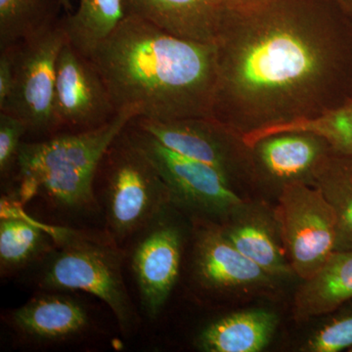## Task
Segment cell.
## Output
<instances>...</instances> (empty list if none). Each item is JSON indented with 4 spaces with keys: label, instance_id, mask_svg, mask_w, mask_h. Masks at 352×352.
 Segmentation results:
<instances>
[{
    "label": "cell",
    "instance_id": "obj_1",
    "mask_svg": "<svg viewBox=\"0 0 352 352\" xmlns=\"http://www.w3.org/2000/svg\"><path fill=\"white\" fill-rule=\"evenodd\" d=\"M212 116L244 136L321 117L352 98V20L339 0L223 10Z\"/></svg>",
    "mask_w": 352,
    "mask_h": 352
},
{
    "label": "cell",
    "instance_id": "obj_2",
    "mask_svg": "<svg viewBox=\"0 0 352 352\" xmlns=\"http://www.w3.org/2000/svg\"><path fill=\"white\" fill-rule=\"evenodd\" d=\"M116 111L135 108L138 118L173 120L212 117L217 51L171 36L126 15L89 55Z\"/></svg>",
    "mask_w": 352,
    "mask_h": 352
},
{
    "label": "cell",
    "instance_id": "obj_3",
    "mask_svg": "<svg viewBox=\"0 0 352 352\" xmlns=\"http://www.w3.org/2000/svg\"><path fill=\"white\" fill-rule=\"evenodd\" d=\"M136 117L135 108L122 109L96 129L24 141L12 179L18 205L41 197L65 214L101 210L95 191L97 170L113 140Z\"/></svg>",
    "mask_w": 352,
    "mask_h": 352
},
{
    "label": "cell",
    "instance_id": "obj_4",
    "mask_svg": "<svg viewBox=\"0 0 352 352\" xmlns=\"http://www.w3.org/2000/svg\"><path fill=\"white\" fill-rule=\"evenodd\" d=\"M50 227L55 247L34 266L36 286L41 291H80L96 296L110 308L120 332L131 335L138 314L122 274L126 251L106 230Z\"/></svg>",
    "mask_w": 352,
    "mask_h": 352
},
{
    "label": "cell",
    "instance_id": "obj_5",
    "mask_svg": "<svg viewBox=\"0 0 352 352\" xmlns=\"http://www.w3.org/2000/svg\"><path fill=\"white\" fill-rule=\"evenodd\" d=\"M96 178L101 184L106 231L122 247L173 201L156 166L124 131L102 159Z\"/></svg>",
    "mask_w": 352,
    "mask_h": 352
},
{
    "label": "cell",
    "instance_id": "obj_6",
    "mask_svg": "<svg viewBox=\"0 0 352 352\" xmlns=\"http://www.w3.org/2000/svg\"><path fill=\"white\" fill-rule=\"evenodd\" d=\"M126 132L156 166L170 190L173 205L193 215V219L222 223L245 201L212 166L173 151L132 120Z\"/></svg>",
    "mask_w": 352,
    "mask_h": 352
},
{
    "label": "cell",
    "instance_id": "obj_7",
    "mask_svg": "<svg viewBox=\"0 0 352 352\" xmlns=\"http://www.w3.org/2000/svg\"><path fill=\"white\" fill-rule=\"evenodd\" d=\"M132 122L173 151L212 166L236 191L258 187L252 147L234 127L212 117Z\"/></svg>",
    "mask_w": 352,
    "mask_h": 352
},
{
    "label": "cell",
    "instance_id": "obj_8",
    "mask_svg": "<svg viewBox=\"0 0 352 352\" xmlns=\"http://www.w3.org/2000/svg\"><path fill=\"white\" fill-rule=\"evenodd\" d=\"M275 214L287 258L302 281L325 265L337 242L335 210L320 189L305 182L285 185Z\"/></svg>",
    "mask_w": 352,
    "mask_h": 352
},
{
    "label": "cell",
    "instance_id": "obj_9",
    "mask_svg": "<svg viewBox=\"0 0 352 352\" xmlns=\"http://www.w3.org/2000/svg\"><path fill=\"white\" fill-rule=\"evenodd\" d=\"M63 22L16 44L14 89L4 113L25 122L28 133L54 135L57 62L66 41Z\"/></svg>",
    "mask_w": 352,
    "mask_h": 352
},
{
    "label": "cell",
    "instance_id": "obj_10",
    "mask_svg": "<svg viewBox=\"0 0 352 352\" xmlns=\"http://www.w3.org/2000/svg\"><path fill=\"white\" fill-rule=\"evenodd\" d=\"M166 208L131 240L129 263L143 312L156 320L163 314L182 270L185 233Z\"/></svg>",
    "mask_w": 352,
    "mask_h": 352
},
{
    "label": "cell",
    "instance_id": "obj_11",
    "mask_svg": "<svg viewBox=\"0 0 352 352\" xmlns=\"http://www.w3.org/2000/svg\"><path fill=\"white\" fill-rule=\"evenodd\" d=\"M192 274L201 289L212 295L271 294L279 280L243 254L230 242L219 224L194 219Z\"/></svg>",
    "mask_w": 352,
    "mask_h": 352
},
{
    "label": "cell",
    "instance_id": "obj_12",
    "mask_svg": "<svg viewBox=\"0 0 352 352\" xmlns=\"http://www.w3.org/2000/svg\"><path fill=\"white\" fill-rule=\"evenodd\" d=\"M116 113L108 88L94 62L67 41L57 62L54 135L63 131L96 129Z\"/></svg>",
    "mask_w": 352,
    "mask_h": 352
},
{
    "label": "cell",
    "instance_id": "obj_13",
    "mask_svg": "<svg viewBox=\"0 0 352 352\" xmlns=\"http://www.w3.org/2000/svg\"><path fill=\"white\" fill-rule=\"evenodd\" d=\"M258 187L280 190L294 182L314 185V170L331 145L320 134L307 131L277 132L252 143Z\"/></svg>",
    "mask_w": 352,
    "mask_h": 352
},
{
    "label": "cell",
    "instance_id": "obj_14",
    "mask_svg": "<svg viewBox=\"0 0 352 352\" xmlns=\"http://www.w3.org/2000/svg\"><path fill=\"white\" fill-rule=\"evenodd\" d=\"M69 292L41 291L6 314L16 337L32 346H53L80 339L92 320L87 305Z\"/></svg>",
    "mask_w": 352,
    "mask_h": 352
},
{
    "label": "cell",
    "instance_id": "obj_15",
    "mask_svg": "<svg viewBox=\"0 0 352 352\" xmlns=\"http://www.w3.org/2000/svg\"><path fill=\"white\" fill-rule=\"evenodd\" d=\"M219 226L227 239L271 276L280 282L296 276L285 252L275 208L263 201L245 200Z\"/></svg>",
    "mask_w": 352,
    "mask_h": 352
},
{
    "label": "cell",
    "instance_id": "obj_16",
    "mask_svg": "<svg viewBox=\"0 0 352 352\" xmlns=\"http://www.w3.org/2000/svg\"><path fill=\"white\" fill-rule=\"evenodd\" d=\"M127 15L138 16L176 38L214 43L223 9L217 0H124Z\"/></svg>",
    "mask_w": 352,
    "mask_h": 352
},
{
    "label": "cell",
    "instance_id": "obj_17",
    "mask_svg": "<svg viewBox=\"0 0 352 352\" xmlns=\"http://www.w3.org/2000/svg\"><path fill=\"white\" fill-rule=\"evenodd\" d=\"M279 316L266 308L232 312L208 322L198 333L195 346L204 352H259L276 333Z\"/></svg>",
    "mask_w": 352,
    "mask_h": 352
},
{
    "label": "cell",
    "instance_id": "obj_18",
    "mask_svg": "<svg viewBox=\"0 0 352 352\" xmlns=\"http://www.w3.org/2000/svg\"><path fill=\"white\" fill-rule=\"evenodd\" d=\"M351 298L352 251L333 252L323 268L296 289L294 319L303 323L323 316Z\"/></svg>",
    "mask_w": 352,
    "mask_h": 352
},
{
    "label": "cell",
    "instance_id": "obj_19",
    "mask_svg": "<svg viewBox=\"0 0 352 352\" xmlns=\"http://www.w3.org/2000/svg\"><path fill=\"white\" fill-rule=\"evenodd\" d=\"M2 210L0 274L7 278L38 265L55 247V239L50 226L25 217L20 210Z\"/></svg>",
    "mask_w": 352,
    "mask_h": 352
},
{
    "label": "cell",
    "instance_id": "obj_20",
    "mask_svg": "<svg viewBox=\"0 0 352 352\" xmlns=\"http://www.w3.org/2000/svg\"><path fill=\"white\" fill-rule=\"evenodd\" d=\"M314 185L337 215L335 252L352 251V155L331 149L315 168Z\"/></svg>",
    "mask_w": 352,
    "mask_h": 352
},
{
    "label": "cell",
    "instance_id": "obj_21",
    "mask_svg": "<svg viewBox=\"0 0 352 352\" xmlns=\"http://www.w3.org/2000/svg\"><path fill=\"white\" fill-rule=\"evenodd\" d=\"M126 15L124 0H80L76 12L62 22L72 45L89 57Z\"/></svg>",
    "mask_w": 352,
    "mask_h": 352
},
{
    "label": "cell",
    "instance_id": "obj_22",
    "mask_svg": "<svg viewBox=\"0 0 352 352\" xmlns=\"http://www.w3.org/2000/svg\"><path fill=\"white\" fill-rule=\"evenodd\" d=\"M61 7L60 0H0V50L56 24Z\"/></svg>",
    "mask_w": 352,
    "mask_h": 352
},
{
    "label": "cell",
    "instance_id": "obj_23",
    "mask_svg": "<svg viewBox=\"0 0 352 352\" xmlns=\"http://www.w3.org/2000/svg\"><path fill=\"white\" fill-rule=\"evenodd\" d=\"M292 131H307L320 134L335 151L352 155V98L321 117L270 127L263 129L261 136Z\"/></svg>",
    "mask_w": 352,
    "mask_h": 352
},
{
    "label": "cell",
    "instance_id": "obj_24",
    "mask_svg": "<svg viewBox=\"0 0 352 352\" xmlns=\"http://www.w3.org/2000/svg\"><path fill=\"white\" fill-rule=\"evenodd\" d=\"M322 317V316H321ZM320 326L305 339L298 351L340 352L352 347V298L323 315Z\"/></svg>",
    "mask_w": 352,
    "mask_h": 352
},
{
    "label": "cell",
    "instance_id": "obj_25",
    "mask_svg": "<svg viewBox=\"0 0 352 352\" xmlns=\"http://www.w3.org/2000/svg\"><path fill=\"white\" fill-rule=\"evenodd\" d=\"M28 134L24 122L12 113L0 112V176L11 179L17 170L23 138Z\"/></svg>",
    "mask_w": 352,
    "mask_h": 352
},
{
    "label": "cell",
    "instance_id": "obj_26",
    "mask_svg": "<svg viewBox=\"0 0 352 352\" xmlns=\"http://www.w3.org/2000/svg\"><path fill=\"white\" fill-rule=\"evenodd\" d=\"M16 44L1 50L0 54V112L6 110L14 89Z\"/></svg>",
    "mask_w": 352,
    "mask_h": 352
},
{
    "label": "cell",
    "instance_id": "obj_27",
    "mask_svg": "<svg viewBox=\"0 0 352 352\" xmlns=\"http://www.w3.org/2000/svg\"><path fill=\"white\" fill-rule=\"evenodd\" d=\"M217 1L223 10L240 11L264 6L272 0H217Z\"/></svg>",
    "mask_w": 352,
    "mask_h": 352
},
{
    "label": "cell",
    "instance_id": "obj_28",
    "mask_svg": "<svg viewBox=\"0 0 352 352\" xmlns=\"http://www.w3.org/2000/svg\"><path fill=\"white\" fill-rule=\"evenodd\" d=\"M339 2L346 9V12L352 13V0H339Z\"/></svg>",
    "mask_w": 352,
    "mask_h": 352
},
{
    "label": "cell",
    "instance_id": "obj_29",
    "mask_svg": "<svg viewBox=\"0 0 352 352\" xmlns=\"http://www.w3.org/2000/svg\"><path fill=\"white\" fill-rule=\"evenodd\" d=\"M60 1H61L62 7H63L65 10L68 11V12H71V9H72L71 0H60Z\"/></svg>",
    "mask_w": 352,
    "mask_h": 352
},
{
    "label": "cell",
    "instance_id": "obj_30",
    "mask_svg": "<svg viewBox=\"0 0 352 352\" xmlns=\"http://www.w3.org/2000/svg\"><path fill=\"white\" fill-rule=\"evenodd\" d=\"M347 351L352 352V347L351 349H349V351Z\"/></svg>",
    "mask_w": 352,
    "mask_h": 352
},
{
    "label": "cell",
    "instance_id": "obj_31",
    "mask_svg": "<svg viewBox=\"0 0 352 352\" xmlns=\"http://www.w3.org/2000/svg\"><path fill=\"white\" fill-rule=\"evenodd\" d=\"M351 20H352V13L351 14Z\"/></svg>",
    "mask_w": 352,
    "mask_h": 352
}]
</instances>
